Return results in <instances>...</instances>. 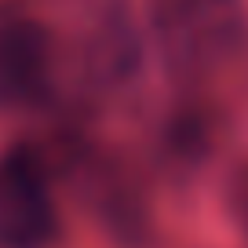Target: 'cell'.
<instances>
[{
  "instance_id": "6da1fadb",
  "label": "cell",
  "mask_w": 248,
  "mask_h": 248,
  "mask_svg": "<svg viewBox=\"0 0 248 248\" xmlns=\"http://www.w3.org/2000/svg\"><path fill=\"white\" fill-rule=\"evenodd\" d=\"M59 212L40 157L26 146L0 154V248H51Z\"/></svg>"
},
{
  "instance_id": "7a4b0ae2",
  "label": "cell",
  "mask_w": 248,
  "mask_h": 248,
  "mask_svg": "<svg viewBox=\"0 0 248 248\" xmlns=\"http://www.w3.org/2000/svg\"><path fill=\"white\" fill-rule=\"evenodd\" d=\"M44 73V40L26 18L0 22V102H22Z\"/></svg>"
}]
</instances>
